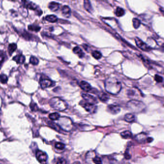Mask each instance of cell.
I'll return each instance as SVG.
<instances>
[{
  "label": "cell",
  "mask_w": 164,
  "mask_h": 164,
  "mask_svg": "<svg viewBox=\"0 0 164 164\" xmlns=\"http://www.w3.org/2000/svg\"><path fill=\"white\" fill-rule=\"evenodd\" d=\"M107 110L112 114H117L120 111V108L118 106L110 105L108 106Z\"/></svg>",
  "instance_id": "obj_11"
},
{
  "label": "cell",
  "mask_w": 164,
  "mask_h": 164,
  "mask_svg": "<svg viewBox=\"0 0 164 164\" xmlns=\"http://www.w3.org/2000/svg\"><path fill=\"white\" fill-rule=\"evenodd\" d=\"M56 164H66V162L63 158H59Z\"/></svg>",
  "instance_id": "obj_34"
},
{
  "label": "cell",
  "mask_w": 164,
  "mask_h": 164,
  "mask_svg": "<svg viewBox=\"0 0 164 164\" xmlns=\"http://www.w3.org/2000/svg\"><path fill=\"white\" fill-rule=\"evenodd\" d=\"M105 87L107 92L113 95L117 94L122 88L120 82L115 77H109L106 79Z\"/></svg>",
  "instance_id": "obj_1"
},
{
  "label": "cell",
  "mask_w": 164,
  "mask_h": 164,
  "mask_svg": "<svg viewBox=\"0 0 164 164\" xmlns=\"http://www.w3.org/2000/svg\"><path fill=\"white\" fill-rule=\"evenodd\" d=\"M146 141H147L148 142H152L153 141V138H148L147 139Z\"/></svg>",
  "instance_id": "obj_38"
},
{
  "label": "cell",
  "mask_w": 164,
  "mask_h": 164,
  "mask_svg": "<svg viewBox=\"0 0 164 164\" xmlns=\"http://www.w3.org/2000/svg\"><path fill=\"white\" fill-rule=\"evenodd\" d=\"M60 4L57 3H56V2H54L50 3L48 5L49 8L53 12H56V11H58L59 8H60Z\"/></svg>",
  "instance_id": "obj_15"
},
{
  "label": "cell",
  "mask_w": 164,
  "mask_h": 164,
  "mask_svg": "<svg viewBox=\"0 0 164 164\" xmlns=\"http://www.w3.org/2000/svg\"><path fill=\"white\" fill-rule=\"evenodd\" d=\"M116 15L117 16L120 17L125 14V11L123 8L120 7H117L116 10Z\"/></svg>",
  "instance_id": "obj_23"
},
{
  "label": "cell",
  "mask_w": 164,
  "mask_h": 164,
  "mask_svg": "<svg viewBox=\"0 0 164 164\" xmlns=\"http://www.w3.org/2000/svg\"><path fill=\"white\" fill-rule=\"evenodd\" d=\"M127 107L128 110L133 113H141L145 108V105L143 102L137 100H131L127 103Z\"/></svg>",
  "instance_id": "obj_2"
},
{
  "label": "cell",
  "mask_w": 164,
  "mask_h": 164,
  "mask_svg": "<svg viewBox=\"0 0 164 164\" xmlns=\"http://www.w3.org/2000/svg\"><path fill=\"white\" fill-rule=\"evenodd\" d=\"M22 36H23V37H24V38L27 39L28 40H30V39H32V37H31V35H32V34H29V33H28V32H23V33L22 34Z\"/></svg>",
  "instance_id": "obj_32"
},
{
  "label": "cell",
  "mask_w": 164,
  "mask_h": 164,
  "mask_svg": "<svg viewBox=\"0 0 164 164\" xmlns=\"http://www.w3.org/2000/svg\"><path fill=\"white\" fill-rule=\"evenodd\" d=\"M92 56L96 59H99L101 58L102 56V54L98 51H94L92 53Z\"/></svg>",
  "instance_id": "obj_27"
},
{
  "label": "cell",
  "mask_w": 164,
  "mask_h": 164,
  "mask_svg": "<svg viewBox=\"0 0 164 164\" xmlns=\"http://www.w3.org/2000/svg\"><path fill=\"white\" fill-rule=\"evenodd\" d=\"M0 81L3 84H5L8 81V77L6 75L2 74L0 75Z\"/></svg>",
  "instance_id": "obj_28"
},
{
  "label": "cell",
  "mask_w": 164,
  "mask_h": 164,
  "mask_svg": "<svg viewBox=\"0 0 164 164\" xmlns=\"http://www.w3.org/2000/svg\"><path fill=\"white\" fill-rule=\"evenodd\" d=\"M30 63L32 64L33 65H37L39 64V60L36 57L32 56H31L30 60H29Z\"/></svg>",
  "instance_id": "obj_29"
},
{
  "label": "cell",
  "mask_w": 164,
  "mask_h": 164,
  "mask_svg": "<svg viewBox=\"0 0 164 164\" xmlns=\"http://www.w3.org/2000/svg\"><path fill=\"white\" fill-rule=\"evenodd\" d=\"M13 60L15 61L18 64H22L25 62L26 58L24 55H18L15 56L13 59Z\"/></svg>",
  "instance_id": "obj_14"
},
{
  "label": "cell",
  "mask_w": 164,
  "mask_h": 164,
  "mask_svg": "<svg viewBox=\"0 0 164 164\" xmlns=\"http://www.w3.org/2000/svg\"><path fill=\"white\" fill-rule=\"evenodd\" d=\"M73 52L80 58L83 57L84 56V53L82 50L79 47H75L74 48L73 50Z\"/></svg>",
  "instance_id": "obj_17"
},
{
  "label": "cell",
  "mask_w": 164,
  "mask_h": 164,
  "mask_svg": "<svg viewBox=\"0 0 164 164\" xmlns=\"http://www.w3.org/2000/svg\"><path fill=\"white\" fill-rule=\"evenodd\" d=\"M49 117L50 119H51L52 120H58L60 117V115L58 113H54L49 115Z\"/></svg>",
  "instance_id": "obj_24"
},
{
  "label": "cell",
  "mask_w": 164,
  "mask_h": 164,
  "mask_svg": "<svg viewBox=\"0 0 164 164\" xmlns=\"http://www.w3.org/2000/svg\"><path fill=\"white\" fill-rule=\"evenodd\" d=\"M55 147L58 149L63 150L65 148V145L64 144L62 143L61 142H56L55 144Z\"/></svg>",
  "instance_id": "obj_31"
},
{
  "label": "cell",
  "mask_w": 164,
  "mask_h": 164,
  "mask_svg": "<svg viewBox=\"0 0 164 164\" xmlns=\"http://www.w3.org/2000/svg\"><path fill=\"white\" fill-rule=\"evenodd\" d=\"M45 19L48 21V22H51V23H55L58 20V18L57 16H56L55 15H49L45 17Z\"/></svg>",
  "instance_id": "obj_19"
},
{
  "label": "cell",
  "mask_w": 164,
  "mask_h": 164,
  "mask_svg": "<svg viewBox=\"0 0 164 164\" xmlns=\"http://www.w3.org/2000/svg\"><path fill=\"white\" fill-rule=\"evenodd\" d=\"M98 97L99 99L102 101V102H106L109 99V96L107 94H106V93L102 92H100L98 94Z\"/></svg>",
  "instance_id": "obj_18"
},
{
  "label": "cell",
  "mask_w": 164,
  "mask_h": 164,
  "mask_svg": "<svg viewBox=\"0 0 164 164\" xmlns=\"http://www.w3.org/2000/svg\"><path fill=\"white\" fill-rule=\"evenodd\" d=\"M5 58H6V56L4 55H0V67L2 65L3 63L4 62Z\"/></svg>",
  "instance_id": "obj_36"
},
{
  "label": "cell",
  "mask_w": 164,
  "mask_h": 164,
  "mask_svg": "<svg viewBox=\"0 0 164 164\" xmlns=\"http://www.w3.org/2000/svg\"><path fill=\"white\" fill-rule=\"evenodd\" d=\"M125 157L127 159H129L131 158V156L130 155L129 153H128L127 152H126L125 153Z\"/></svg>",
  "instance_id": "obj_37"
},
{
  "label": "cell",
  "mask_w": 164,
  "mask_h": 164,
  "mask_svg": "<svg viewBox=\"0 0 164 164\" xmlns=\"http://www.w3.org/2000/svg\"><path fill=\"white\" fill-rule=\"evenodd\" d=\"M62 13L64 17L66 18H69L71 15L70 8L67 5L64 6L62 8Z\"/></svg>",
  "instance_id": "obj_13"
},
{
  "label": "cell",
  "mask_w": 164,
  "mask_h": 164,
  "mask_svg": "<svg viewBox=\"0 0 164 164\" xmlns=\"http://www.w3.org/2000/svg\"><path fill=\"white\" fill-rule=\"evenodd\" d=\"M80 105L82 106L87 112L91 114L96 113L97 110V106L94 104H91L87 102L81 101Z\"/></svg>",
  "instance_id": "obj_5"
},
{
  "label": "cell",
  "mask_w": 164,
  "mask_h": 164,
  "mask_svg": "<svg viewBox=\"0 0 164 164\" xmlns=\"http://www.w3.org/2000/svg\"><path fill=\"white\" fill-rule=\"evenodd\" d=\"M93 161L95 164H102V161L100 157H95L93 158Z\"/></svg>",
  "instance_id": "obj_33"
},
{
  "label": "cell",
  "mask_w": 164,
  "mask_h": 164,
  "mask_svg": "<svg viewBox=\"0 0 164 164\" xmlns=\"http://www.w3.org/2000/svg\"><path fill=\"white\" fill-rule=\"evenodd\" d=\"M80 88L85 91L89 92L91 91V86L86 81H81L80 84Z\"/></svg>",
  "instance_id": "obj_12"
},
{
  "label": "cell",
  "mask_w": 164,
  "mask_h": 164,
  "mask_svg": "<svg viewBox=\"0 0 164 164\" xmlns=\"http://www.w3.org/2000/svg\"><path fill=\"white\" fill-rule=\"evenodd\" d=\"M57 120L59 127L63 130L69 132L72 130L73 128V122L69 117H60Z\"/></svg>",
  "instance_id": "obj_4"
},
{
  "label": "cell",
  "mask_w": 164,
  "mask_h": 164,
  "mask_svg": "<svg viewBox=\"0 0 164 164\" xmlns=\"http://www.w3.org/2000/svg\"><path fill=\"white\" fill-rule=\"evenodd\" d=\"M81 96H82V98L85 100L86 102L91 103V104H94V105L97 103V100L96 98L94 96L90 95L89 94L85 93H82Z\"/></svg>",
  "instance_id": "obj_9"
},
{
  "label": "cell",
  "mask_w": 164,
  "mask_h": 164,
  "mask_svg": "<svg viewBox=\"0 0 164 164\" xmlns=\"http://www.w3.org/2000/svg\"><path fill=\"white\" fill-rule=\"evenodd\" d=\"M49 104L53 109L59 111H64L67 108V103L59 97L51 98L49 101Z\"/></svg>",
  "instance_id": "obj_3"
},
{
  "label": "cell",
  "mask_w": 164,
  "mask_h": 164,
  "mask_svg": "<svg viewBox=\"0 0 164 164\" xmlns=\"http://www.w3.org/2000/svg\"><path fill=\"white\" fill-rule=\"evenodd\" d=\"M28 29L30 30H31L33 31L38 32L40 29V27L39 26H36V25H30L28 26Z\"/></svg>",
  "instance_id": "obj_26"
},
{
  "label": "cell",
  "mask_w": 164,
  "mask_h": 164,
  "mask_svg": "<svg viewBox=\"0 0 164 164\" xmlns=\"http://www.w3.org/2000/svg\"><path fill=\"white\" fill-rule=\"evenodd\" d=\"M121 136L125 139L131 138L132 137L131 132L129 131H125L121 133Z\"/></svg>",
  "instance_id": "obj_25"
},
{
  "label": "cell",
  "mask_w": 164,
  "mask_h": 164,
  "mask_svg": "<svg viewBox=\"0 0 164 164\" xmlns=\"http://www.w3.org/2000/svg\"><path fill=\"white\" fill-rule=\"evenodd\" d=\"M124 119L127 122H129V123L133 122L135 120V116L132 114H127L125 116Z\"/></svg>",
  "instance_id": "obj_16"
},
{
  "label": "cell",
  "mask_w": 164,
  "mask_h": 164,
  "mask_svg": "<svg viewBox=\"0 0 164 164\" xmlns=\"http://www.w3.org/2000/svg\"><path fill=\"white\" fill-rule=\"evenodd\" d=\"M17 48V45L15 44H9L8 46V53L9 54L11 55L15 51V50Z\"/></svg>",
  "instance_id": "obj_21"
},
{
  "label": "cell",
  "mask_w": 164,
  "mask_h": 164,
  "mask_svg": "<svg viewBox=\"0 0 164 164\" xmlns=\"http://www.w3.org/2000/svg\"><path fill=\"white\" fill-rule=\"evenodd\" d=\"M84 7L85 9L88 11L89 12L91 13L92 11V8L91 7V4L90 3V2L89 1H84Z\"/></svg>",
  "instance_id": "obj_22"
},
{
  "label": "cell",
  "mask_w": 164,
  "mask_h": 164,
  "mask_svg": "<svg viewBox=\"0 0 164 164\" xmlns=\"http://www.w3.org/2000/svg\"><path fill=\"white\" fill-rule=\"evenodd\" d=\"M22 2L24 3L23 4V7L28 8L31 10H36L37 12H38V14L40 15V14H42V12L40 10V9H39L37 7V6L34 3H33L31 2H29V1H22Z\"/></svg>",
  "instance_id": "obj_8"
},
{
  "label": "cell",
  "mask_w": 164,
  "mask_h": 164,
  "mask_svg": "<svg viewBox=\"0 0 164 164\" xmlns=\"http://www.w3.org/2000/svg\"><path fill=\"white\" fill-rule=\"evenodd\" d=\"M40 84L41 87L44 89L46 88L53 87L55 85V82L47 77H41L40 80Z\"/></svg>",
  "instance_id": "obj_6"
},
{
  "label": "cell",
  "mask_w": 164,
  "mask_h": 164,
  "mask_svg": "<svg viewBox=\"0 0 164 164\" xmlns=\"http://www.w3.org/2000/svg\"><path fill=\"white\" fill-rule=\"evenodd\" d=\"M136 140L141 142H144V141H145L147 140V137H146V134L145 133H141L140 134H139L137 136H136Z\"/></svg>",
  "instance_id": "obj_20"
},
{
  "label": "cell",
  "mask_w": 164,
  "mask_h": 164,
  "mask_svg": "<svg viewBox=\"0 0 164 164\" xmlns=\"http://www.w3.org/2000/svg\"><path fill=\"white\" fill-rule=\"evenodd\" d=\"M154 79L156 81H157V82H163V79L162 77H161L160 76L158 75H155V77H154Z\"/></svg>",
  "instance_id": "obj_35"
},
{
  "label": "cell",
  "mask_w": 164,
  "mask_h": 164,
  "mask_svg": "<svg viewBox=\"0 0 164 164\" xmlns=\"http://www.w3.org/2000/svg\"><path fill=\"white\" fill-rule=\"evenodd\" d=\"M135 41L137 46L143 51H150L151 48L149 47V46H148L145 42L142 41V40H140L138 38H136Z\"/></svg>",
  "instance_id": "obj_10"
},
{
  "label": "cell",
  "mask_w": 164,
  "mask_h": 164,
  "mask_svg": "<svg viewBox=\"0 0 164 164\" xmlns=\"http://www.w3.org/2000/svg\"><path fill=\"white\" fill-rule=\"evenodd\" d=\"M132 21H133V26L134 27V28L135 29L138 28L141 25L140 21L137 18H134L133 19Z\"/></svg>",
  "instance_id": "obj_30"
},
{
  "label": "cell",
  "mask_w": 164,
  "mask_h": 164,
  "mask_svg": "<svg viewBox=\"0 0 164 164\" xmlns=\"http://www.w3.org/2000/svg\"><path fill=\"white\" fill-rule=\"evenodd\" d=\"M36 157L38 161L41 164H46L47 161L48 156L47 153L41 150H37Z\"/></svg>",
  "instance_id": "obj_7"
}]
</instances>
